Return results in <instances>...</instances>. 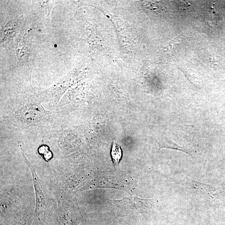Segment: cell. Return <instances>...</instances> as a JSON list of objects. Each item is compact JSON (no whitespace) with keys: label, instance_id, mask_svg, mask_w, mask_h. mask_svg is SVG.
<instances>
[{"label":"cell","instance_id":"obj_2","mask_svg":"<svg viewBox=\"0 0 225 225\" xmlns=\"http://www.w3.org/2000/svg\"><path fill=\"white\" fill-rule=\"evenodd\" d=\"M23 156L24 155L23 154ZM27 164L28 165L29 167L31 169V172L32 174L33 182H34V186L35 194H36V211H39V210H42V208L45 206V201H44V197L43 196V191L41 188V185L39 180H38L37 174L34 171L32 167H31L30 165L28 164V161L26 159L24 156Z\"/></svg>","mask_w":225,"mask_h":225},{"label":"cell","instance_id":"obj_1","mask_svg":"<svg viewBox=\"0 0 225 225\" xmlns=\"http://www.w3.org/2000/svg\"><path fill=\"white\" fill-rule=\"evenodd\" d=\"M20 118L27 122L38 121L43 116L42 109L39 106L33 104L26 105L20 111Z\"/></svg>","mask_w":225,"mask_h":225},{"label":"cell","instance_id":"obj_3","mask_svg":"<svg viewBox=\"0 0 225 225\" xmlns=\"http://www.w3.org/2000/svg\"><path fill=\"white\" fill-rule=\"evenodd\" d=\"M111 155L114 164L117 166L121 159L122 150L119 145H118L114 141L111 149Z\"/></svg>","mask_w":225,"mask_h":225}]
</instances>
